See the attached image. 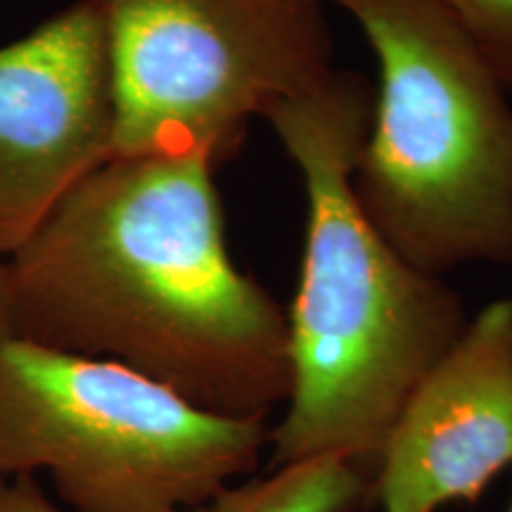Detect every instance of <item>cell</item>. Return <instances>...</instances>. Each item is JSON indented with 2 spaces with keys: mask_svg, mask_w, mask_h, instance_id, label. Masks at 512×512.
Masks as SVG:
<instances>
[{
  "mask_svg": "<svg viewBox=\"0 0 512 512\" xmlns=\"http://www.w3.org/2000/svg\"><path fill=\"white\" fill-rule=\"evenodd\" d=\"M230 418L102 358L0 335V479L46 475L69 512H190L268 448Z\"/></svg>",
  "mask_w": 512,
  "mask_h": 512,
  "instance_id": "cell-4",
  "label": "cell"
},
{
  "mask_svg": "<svg viewBox=\"0 0 512 512\" xmlns=\"http://www.w3.org/2000/svg\"><path fill=\"white\" fill-rule=\"evenodd\" d=\"M112 138L105 31L88 0L0 46V259L110 162Z\"/></svg>",
  "mask_w": 512,
  "mask_h": 512,
  "instance_id": "cell-6",
  "label": "cell"
},
{
  "mask_svg": "<svg viewBox=\"0 0 512 512\" xmlns=\"http://www.w3.org/2000/svg\"><path fill=\"white\" fill-rule=\"evenodd\" d=\"M105 31L114 157L207 152L335 72L328 0H88Z\"/></svg>",
  "mask_w": 512,
  "mask_h": 512,
  "instance_id": "cell-5",
  "label": "cell"
},
{
  "mask_svg": "<svg viewBox=\"0 0 512 512\" xmlns=\"http://www.w3.org/2000/svg\"><path fill=\"white\" fill-rule=\"evenodd\" d=\"M512 95V0H441Z\"/></svg>",
  "mask_w": 512,
  "mask_h": 512,
  "instance_id": "cell-9",
  "label": "cell"
},
{
  "mask_svg": "<svg viewBox=\"0 0 512 512\" xmlns=\"http://www.w3.org/2000/svg\"><path fill=\"white\" fill-rule=\"evenodd\" d=\"M373 501V477L342 458H313L235 482L190 512H356Z\"/></svg>",
  "mask_w": 512,
  "mask_h": 512,
  "instance_id": "cell-8",
  "label": "cell"
},
{
  "mask_svg": "<svg viewBox=\"0 0 512 512\" xmlns=\"http://www.w3.org/2000/svg\"><path fill=\"white\" fill-rule=\"evenodd\" d=\"M373 91L335 69L264 114L302 174L306 233L287 316L290 394L271 470L342 458L375 475L396 418L458 337L467 306L377 230L354 190Z\"/></svg>",
  "mask_w": 512,
  "mask_h": 512,
  "instance_id": "cell-2",
  "label": "cell"
},
{
  "mask_svg": "<svg viewBox=\"0 0 512 512\" xmlns=\"http://www.w3.org/2000/svg\"><path fill=\"white\" fill-rule=\"evenodd\" d=\"M508 465L512 299H494L403 406L373 475V501L382 512L472 505Z\"/></svg>",
  "mask_w": 512,
  "mask_h": 512,
  "instance_id": "cell-7",
  "label": "cell"
},
{
  "mask_svg": "<svg viewBox=\"0 0 512 512\" xmlns=\"http://www.w3.org/2000/svg\"><path fill=\"white\" fill-rule=\"evenodd\" d=\"M508 512H512V503H510V510Z\"/></svg>",
  "mask_w": 512,
  "mask_h": 512,
  "instance_id": "cell-12",
  "label": "cell"
},
{
  "mask_svg": "<svg viewBox=\"0 0 512 512\" xmlns=\"http://www.w3.org/2000/svg\"><path fill=\"white\" fill-rule=\"evenodd\" d=\"M0 512H64L34 477L0 479Z\"/></svg>",
  "mask_w": 512,
  "mask_h": 512,
  "instance_id": "cell-10",
  "label": "cell"
},
{
  "mask_svg": "<svg viewBox=\"0 0 512 512\" xmlns=\"http://www.w3.org/2000/svg\"><path fill=\"white\" fill-rule=\"evenodd\" d=\"M377 62L354 190L411 264L512 266V95L441 0H328Z\"/></svg>",
  "mask_w": 512,
  "mask_h": 512,
  "instance_id": "cell-3",
  "label": "cell"
},
{
  "mask_svg": "<svg viewBox=\"0 0 512 512\" xmlns=\"http://www.w3.org/2000/svg\"><path fill=\"white\" fill-rule=\"evenodd\" d=\"M207 152L114 157L8 264L12 332L102 358L204 411L290 394L283 304L233 261Z\"/></svg>",
  "mask_w": 512,
  "mask_h": 512,
  "instance_id": "cell-1",
  "label": "cell"
},
{
  "mask_svg": "<svg viewBox=\"0 0 512 512\" xmlns=\"http://www.w3.org/2000/svg\"><path fill=\"white\" fill-rule=\"evenodd\" d=\"M12 332V313H10V283H8V264L0 259V335Z\"/></svg>",
  "mask_w": 512,
  "mask_h": 512,
  "instance_id": "cell-11",
  "label": "cell"
}]
</instances>
